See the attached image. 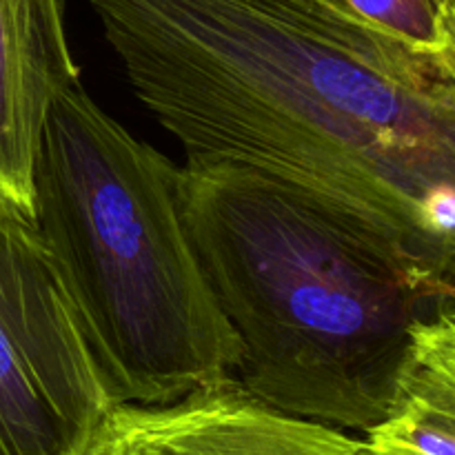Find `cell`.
I'll list each match as a JSON object with an SVG mask.
<instances>
[{"label":"cell","instance_id":"7","mask_svg":"<svg viewBox=\"0 0 455 455\" xmlns=\"http://www.w3.org/2000/svg\"><path fill=\"white\" fill-rule=\"evenodd\" d=\"M363 440L378 455H455V318L443 307L416 323L389 413Z\"/></svg>","mask_w":455,"mask_h":455},{"label":"cell","instance_id":"4","mask_svg":"<svg viewBox=\"0 0 455 455\" xmlns=\"http://www.w3.org/2000/svg\"><path fill=\"white\" fill-rule=\"evenodd\" d=\"M111 407L38 227L0 203V455H92Z\"/></svg>","mask_w":455,"mask_h":455},{"label":"cell","instance_id":"10","mask_svg":"<svg viewBox=\"0 0 455 455\" xmlns=\"http://www.w3.org/2000/svg\"><path fill=\"white\" fill-rule=\"evenodd\" d=\"M351 455H378V453H376V451H371V449H369V447H367V443H364V440H363V438H360L358 447H355V449H354V453H351Z\"/></svg>","mask_w":455,"mask_h":455},{"label":"cell","instance_id":"1","mask_svg":"<svg viewBox=\"0 0 455 455\" xmlns=\"http://www.w3.org/2000/svg\"><path fill=\"white\" fill-rule=\"evenodd\" d=\"M138 100L189 160L289 182L455 300V83L315 0H89Z\"/></svg>","mask_w":455,"mask_h":455},{"label":"cell","instance_id":"12","mask_svg":"<svg viewBox=\"0 0 455 455\" xmlns=\"http://www.w3.org/2000/svg\"><path fill=\"white\" fill-rule=\"evenodd\" d=\"M92 455H98V453H92Z\"/></svg>","mask_w":455,"mask_h":455},{"label":"cell","instance_id":"5","mask_svg":"<svg viewBox=\"0 0 455 455\" xmlns=\"http://www.w3.org/2000/svg\"><path fill=\"white\" fill-rule=\"evenodd\" d=\"M360 438L258 403L235 380L169 404L111 407L98 455H351Z\"/></svg>","mask_w":455,"mask_h":455},{"label":"cell","instance_id":"6","mask_svg":"<svg viewBox=\"0 0 455 455\" xmlns=\"http://www.w3.org/2000/svg\"><path fill=\"white\" fill-rule=\"evenodd\" d=\"M76 84L60 0H0V203L31 220L49 114Z\"/></svg>","mask_w":455,"mask_h":455},{"label":"cell","instance_id":"8","mask_svg":"<svg viewBox=\"0 0 455 455\" xmlns=\"http://www.w3.org/2000/svg\"><path fill=\"white\" fill-rule=\"evenodd\" d=\"M345 20L434 56L455 0H315Z\"/></svg>","mask_w":455,"mask_h":455},{"label":"cell","instance_id":"9","mask_svg":"<svg viewBox=\"0 0 455 455\" xmlns=\"http://www.w3.org/2000/svg\"><path fill=\"white\" fill-rule=\"evenodd\" d=\"M431 58H434L435 65L443 69V74L455 83V9L449 13L447 22H444L443 43H440L438 52Z\"/></svg>","mask_w":455,"mask_h":455},{"label":"cell","instance_id":"2","mask_svg":"<svg viewBox=\"0 0 455 455\" xmlns=\"http://www.w3.org/2000/svg\"><path fill=\"white\" fill-rule=\"evenodd\" d=\"M191 243L240 342L234 380L287 416L364 438L435 309L360 222L258 169L178 167Z\"/></svg>","mask_w":455,"mask_h":455},{"label":"cell","instance_id":"3","mask_svg":"<svg viewBox=\"0 0 455 455\" xmlns=\"http://www.w3.org/2000/svg\"><path fill=\"white\" fill-rule=\"evenodd\" d=\"M34 222L116 404H169L234 380L240 342L191 243L178 164L83 84L49 114Z\"/></svg>","mask_w":455,"mask_h":455},{"label":"cell","instance_id":"11","mask_svg":"<svg viewBox=\"0 0 455 455\" xmlns=\"http://www.w3.org/2000/svg\"><path fill=\"white\" fill-rule=\"evenodd\" d=\"M440 307H443V309H444V311H447V314H449V315H453V318H455V300H451V302H447V305H440Z\"/></svg>","mask_w":455,"mask_h":455}]
</instances>
